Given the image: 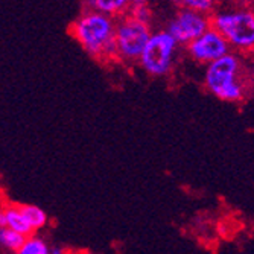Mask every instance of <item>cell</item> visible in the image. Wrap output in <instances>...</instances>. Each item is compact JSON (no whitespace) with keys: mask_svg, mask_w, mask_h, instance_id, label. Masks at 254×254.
Returning <instances> with one entry per match:
<instances>
[{"mask_svg":"<svg viewBox=\"0 0 254 254\" xmlns=\"http://www.w3.org/2000/svg\"><path fill=\"white\" fill-rule=\"evenodd\" d=\"M116 20L108 14L85 9L68 32L90 57L99 61L116 60Z\"/></svg>","mask_w":254,"mask_h":254,"instance_id":"obj_1","label":"cell"},{"mask_svg":"<svg viewBox=\"0 0 254 254\" xmlns=\"http://www.w3.org/2000/svg\"><path fill=\"white\" fill-rule=\"evenodd\" d=\"M251 78L233 51L205 65L204 85L207 91L225 102H242L250 91Z\"/></svg>","mask_w":254,"mask_h":254,"instance_id":"obj_2","label":"cell"},{"mask_svg":"<svg viewBox=\"0 0 254 254\" xmlns=\"http://www.w3.org/2000/svg\"><path fill=\"white\" fill-rule=\"evenodd\" d=\"M212 26L227 38L233 52L254 54V8L235 5L215 11Z\"/></svg>","mask_w":254,"mask_h":254,"instance_id":"obj_3","label":"cell"},{"mask_svg":"<svg viewBox=\"0 0 254 254\" xmlns=\"http://www.w3.org/2000/svg\"><path fill=\"white\" fill-rule=\"evenodd\" d=\"M152 35L151 25L125 14L116 20V60L124 64L138 63Z\"/></svg>","mask_w":254,"mask_h":254,"instance_id":"obj_4","label":"cell"},{"mask_svg":"<svg viewBox=\"0 0 254 254\" xmlns=\"http://www.w3.org/2000/svg\"><path fill=\"white\" fill-rule=\"evenodd\" d=\"M178 46L180 43L168 29L152 32L140 60H138V65L149 76H168L175 64Z\"/></svg>","mask_w":254,"mask_h":254,"instance_id":"obj_5","label":"cell"},{"mask_svg":"<svg viewBox=\"0 0 254 254\" xmlns=\"http://www.w3.org/2000/svg\"><path fill=\"white\" fill-rule=\"evenodd\" d=\"M212 28V15L190 8H180L175 17L169 21L168 31L180 43V46H188L196 40L201 34Z\"/></svg>","mask_w":254,"mask_h":254,"instance_id":"obj_6","label":"cell"},{"mask_svg":"<svg viewBox=\"0 0 254 254\" xmlns=\"http://www.w3.org/2000/svg\"><path fill=\"white\" fill-rule=\"evenodd\" d=\"M189 57L198 64H210L215 60L232 52V46L228 44L227 38L213 26L201 34L196 40L186 46Z\"/></svg>","mask_w":254,"mask_h":254,"instance_id":"obj_7","label":"cell"},{"mask_svg":"<svg viewBox=\"0 0 254 254\" xmlns=\"http://www.w3.org/2000/svg\"><path fill=\"white\" fill-rule=\"evenodd\" d=\"M0 227H9L15 232H20L25 236L35 233L28 216L21 209V204H5L0 213Z\"/></svg>","mask_w":254,"mask_h":254,"instance_id":"obj_8","label":"cell"},{"mask_svg":"<svg viewBox=\"0 0 254 254\" xmlns=\"http://www.w3.org/2000/svg\"><path fill=\"white\" fill-rule=\"evenodd\" d=\"M82 3L85 9H95L114 18L128 14L131 8L129 0H82Z\"/></svg>","mask_w":254,"mask_h":254,"instance_id":"obj_9","label":"cell"},{"mask_svg":"<svg viewBox=\"0 0 254 254\" xmlns=\"http://www.w3.org/2000/svg\"><path fill=\"white\" fill-rule=\"evenodd\" d=\"M26 241V236L15 232V230L9 228V227H2L0 230V245H2V250L6 253H20L23 244Z\"/></svg>","mask_w":254,"mask_h":254,"instance_id":"obj_10","label":"cell"},{"mask_svg":"<svg viewBox=\"0 0 254 254\" xmlns=\"http://www.w3.org/2000/svg\"><path fill=\"white\" fill-rule=\"evenodd\" d=\"M21 209L25 212V215L28 216L31 225L34 227V230H41L48 225L49 218L46 215V212L43 209H40L38 205H32V204H21Z\"/></svg>","mask_w":254,"mask_h":254,"instance_id":"obj_11","label":"cell"},{"mask_svg":"<svg viewBox=\"0 0 254 254\" xmlns=\"http://www.w3.org/2000/svg\"><path fill=\"white\" fill-rule=\"evenodd\" d=\"M172 2L180 8H190L210 15L216 11L218 5V0H172Z\"/></svg>","mask_w":254,"mask_h":254,"instance_id":"obj_12","label":"cell"},{"mask_svg":"<svg viewBox=\"0 0 254 254\" xmlns=\"http://www.w3.org/2000/svg\"><path fill=\"white\" fill-rule=\"evenodd\" d=\"M51 248L41 238L35 236L34 233L26 236V241L23 244L18 254H49Z\"/></svg>","mask_w":254,"mask_h":254,"instance_id":"obj_13","label":"cell"},{"mask_svg":"<svg viewBox=\"0 0 254 254\" xmlns=\"http://www.w3.org/2000/svg\"><path fill=\"white\" fill-rule=\"evenodd\" d=\"M128 14H131L132 17H135L137 20H140L143 23H148L151 25V20H152V11L149 8V5H143V6H135V8H131L128 11Z\"/></svg>","mask_w":254,"mask_h":254,"instance_id":"obj_14","label":"cell"},{"mask_svg":"<svg viewBox=\"0 0 254 254\" xmlns=\"http://www.w3.org/2000/svg\"><path fill=\"white\" fill-rule=\"evenodd\" d=\"M232 2L239 6H250V8L254 6V0H232Z\"/></svg>","mask_w":254,"mask_h":254,"instance_id":"obj_15","label":"cell"},{"mask_svg":"<svg viewBox=\"0 0 254 254\" xmlns=\"http://www.w3.org/2000/svg\"><path fill=\"white\" fill-rule=\"evenodd\" d=\"M129 2H131V8L148 5V0H129ZM131 8H129V9H131Z\"/></svg>","mask_w":254,"mask_h":254,"instance_id":"obj_16","label":"cell"},{"mask_svg":"<svg viewBox=\"0 0 254 254\" xmlns=\"http://www.w3.org/2000/svg\"><path fill=\"white\" fill-rule=\"evenodd\" d=\"M248 73H250L251 82L254 84V57H253V60H251V64H250V68H248Z\"/></svg>","mask_w":254,"mask_h":254,"instance_id":"obj_17","label":"cell"}]
</instances>
